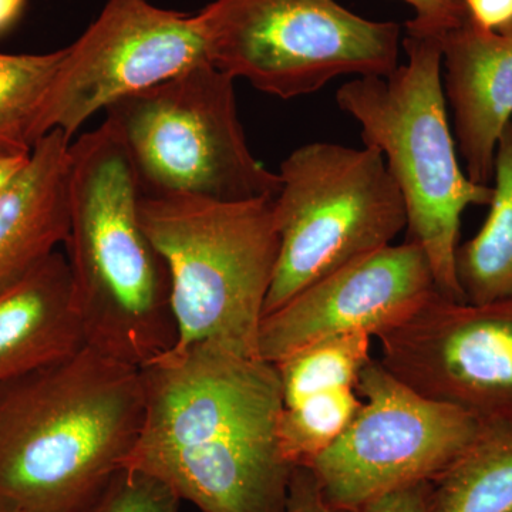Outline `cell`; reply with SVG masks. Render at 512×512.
<instances>
[{"label":"cell","mask_w":512,"mask_h":512,"mask_svg":"<svg viewBox=\"0 0 512 512\" xmlns=\"http://www.w3.org/2000/svg\"><path fill=\"white\" fill-rule=\"evenodd\" d=\"M63 49L43 55L0 53V158L28 157Z\"/></svg>","instance_id":"cell-18"},{"label":"cell","mask_w":512,"mask_h":512,"mask_svg":"<svg viewBox=\"0 0 512 512\" xmlns=\"http://www.w3.org/2000/svg\"><path fill=\"white\" fill-rule=\"evenodd\" d=\"M430 481L404 485L367 501L355 512H429Z\"/></svg>","instance_id":"cell-24"},{"label":"cell","mask_w":512,"mask_h":512,"mask_svg":"<svg viewBox=\"0 0 512 512\" xmlns=\"http://www.w3.org/2000/svg\"><path fill=\"white\" fill-rule=\"evenodd\" d=\"M272 201L143 194L141 224L170 274L173 349L212 343L261 359L279 254Z\"/></svg>","instance_id":"cell-4"},{"label":"cell","mask_w":512,"mask_h":512,"mask_svg":"<svg viewBox=\"0 0 512 512\" xmlns=\"http://www.w3.org/2000/svg\"><path fill=\"white\" fill-rule=\"evenodd\" d=\"M66 255L55 252L0 292V386L86 348Z\"/></svg>","instance_id":"cell-15"},{"label":"cell","mask_w":512,"mask_h":512,"mask_svg":"<svg viewBox=\"0 0 512 512\" xmlns=\"http://www.w3.org/2000/svg\"><path fill=\"white\" fill-rule=\"evenodd\" d=\"M0 512H23L16 510V508L10 507V505L0 504Z\"/></svg>","instance_id":"cell-28"},{"label":"cell","mask_w":512,"mask_h":512,"mask_svg":"<svg viewBox=\"0 0 512 512\" xmlns=\"http://www.w3.org/2000/svg\"><path fill=\"white\" fill-rule=\"evenodd\" d=\"M441 52L464 171L473 183L491 185L498 141L512 121V28L485 32L467 19L443 36Z\"/></svg>","instance_id":"cell-13"},{"label":"cell","mask_w":512,"mask_h":512,"mask_svg":"<svg viewBox=\"0 0 512 512\" xmlns=\"http://www.w3.org/2000/svg\"><path fill=\"white\" fill-rule=\"evenodd\" d=\"M201 512H284L295 467L282 454L278 431L218 447L130 458Z\"/></svg>","instance_id":"cell-12"},{"label":"cell","mask_w":512,"mask_h":512,"mask_svg":"<svg viewBox=\"0 0 512 512\" xmlns=\"http://www.w3.org/2000/svg\"><path fill=\"white\" fill-rule=\"evenodd\" d=\"M284 512H352L330 503L309 467H295Z\"/></svg>","instance_id":"cell-23"},{"label":"cell","mask_w":512,"mask_h":512,"mask_svg":"<svg viewBox=\"0 0 512 512\" xmlns=\"http://www.w3.org/2000/svg\"><path fill=\"white\" fill-rule=\"evenodd\" d=\"M234 82L204 60L104 110V121L126 147L144 195L218 201L278 195V173L248 146Z\"/></svg>","instance_id":"cell-5"},{"label":"cell","mask_w":512,"mask_h":512,"mask_svg":"<svg viewBox=\"0 0 512 512\" xmlns=\"http://www.w3.org/2000/svg\"><path fill=\"white\" fill-rule=\"evenodd\" d=\"M414 10L407 35L439 37L467 22L466 0H402Z\"/></svg>","instance_id":"cell-22"},{"label":"cell","mask_w":512,"mask_h":512,"mask_svg":"<svg viewBox=\"0 0 512 512\" xmlns=\"http://www.w3.org/2000/svg\"><path fill=\"white\" fill-rule=\"evenodd\" d=\"M375 339L380 365L414 392L512 424V295L474 305L436 293Z\"/></svg>","instance_id":"cell-10"},{"label":"cell","mask_w":512,"mask_h":512,"mask_svg":"<svg viewBox=\"0 0 512 512\" xmlns=\"http://www.w3.org/2000/svg\"><path fill=\"white\" fill-rule=\"evenodd\" d=\"M141 197L106 121L70 144L64 248L87 346L140 369L177 342L170 274L141 224Z\"/></svg>","instance_id":"cell-2"},{"label":"cell","mask_w":512,"mask_h":512,"mask_svg":"<svg viewBox=\"0 0 512 512\" xmlns=\"http://www.w3.org/2000/svg\"><path fill=\"white\" fill-rule=\"evenodd\" d=\"M181 500L160 478L123 467L82 512H178Z\"/></svg>","instance_id":"cell-21"},{"label":"cell","mask_w":512,"mask_h":512,"mask_svg":"<svg viewBox=\"0 0 512 512\" xmlns=\"http://www.w3.org/2000/svg\"><path fill=\"white\" fill-rule=\"evenodd\" d=\"M146 416L140 367L86 346L0 386V504L82 512L123 468Z\"/></svg>","instance_id":"cell-1"},{"label":"cell","mask_w":512,"mask_h":512,"mask_svg":"<svg viewBox=\"0 0 512 512\" xmlns=\"http://www.w3.org/2000/svg\"><path fill=\"white\" fill-rule=\"evenodd\" d=\"M439 293L427 255L416 242L389 245L303 289L268 313L259 330V357L274 363L296 350L366 333L375 339Z\"/></svg>","instance_id":"cell-11"},{"label":"cell","mask_w":512,"mask_h":512,"mask_svg":"<svg viewBox=\"0 0 512 512\" xmlns=\"http://www.w3.org/2000/svg\"><path fill=\"white\" fill-rule=\"evenodd\" d=\"M362 407L309 466L330 503L355 512L367 501L433 480L474 440L473 416L414 392L373 359L357 384Z\"/></svg>","instance_id":"cell-8"},{"label":"cell","mask_w":512,"mask_h":512,"mask_svg":"<svg viewBox=\"0 0 512 512\" xmlns=\"http://www.w3.org/2000/svg\"><path fill=\"white\" fill-rule=\"evenodd\" d=\"M25 0H0V33L9 29L22 13Z\"/></svg>","instance_id":"cell-26"},{"label":"cell","mask_w":512,"mask_h":512,"mask_svg":"<svg viewBox=\"0 0 512 512\" xmlns=\"http://www.w3.org/2000/svg\"><path fill=\"white\" fill-rule=\"evenodd\" d=\"M208 59L232 79L289 100L340 76H390L402 26L375 22L336 0H212L198 12Z\"/></svg>","instance_id":"cell-7"},{"label":"cell","mask_w":512,"mask_h":512,"mask_svg":"<svg viewBox=\"0 0 512 512\" xmlns=\"http://www.w3.org/2000/svg\"><path fill=\"white\" fill-rule=\"evenodd\" d=\"M208 59L200 15L161 9L148 0H107L76 42L64 47L37 124V141L53 130L72 140L90 117Z\"/></svg>","instance_id":"cell-9"},{"label":"cell","mask_w":512,"mask_h":512,"mask_svg":"<svg viewBox=\"0 0 512 512\" xmlns=\"http://www.w3.org/2000/svg\"><path fill=\"white\" fill-rule=\"evenodd\" d=\"M493 181L487 220L456 252L458 285L474 305L512 295V121L498 141Z\"/></svg>","instance_id":"cell-16"},{"label":"cell","mask_w":512,"mask_h":512,"mask_svg":"<svg viewBox=\"0 0 512 512\" xmlns=\"http://www.w3.org/2000/svg\"><path fill=\"white\" fill-rule=\"evenodd\" d=\"M362 404L357 389H335L284 406L278 440L286 460L293 467L311 466L345 433Z\"/></svg>","instance_id":"cell-20"},{"label":"cell","mask_w":512,"mask_h":512,"mask_svg":"<svg viewBox=\"0 0 512 512\" xmlns=\"http://www.w3.org/2000/svg\"><path fill=\"white\" fill-rule=\"evenodd\" d=\"M429 512H512V424H483L430 480Z\"/></svg>","instance_id":"cell-17"},{"label":"cell","mask_w":512,"mask_h":512,"mask_svg":"<svg viewBox=\"0 0 512 512\" xmlns=\"http://www.w3.org/2000/svg\"><path fill=\"white\" fill-rule=\"evenodd\" d=\"M467 18L485 32L512 28V0H466Z\"/></svg>","instance_id":"cell-25"},{"label":"cell","mask_w":512,"mask_h":512,"mask_svg":"<svg viewBox=\"0 0 512 512\" xmlns=\"http://www.w3.org/2000/svg\"><path fill=\"white\" fill-rule=\"evenodd\" d=\"M30 156V154H29ZM28 157H15V158H0V191L9 183L10 178L13 177L22 165L26 163Z\"/></svg>","instance_id":"cell-27"},{"label":"cell","mask_w":512,"mask_h":512,"mask_svg":"<svg viewBox=\"0 0 512 512\" xmlns=\"http://www.w3.org/2000/svg\"><path fill=\"white\" fill-rule=\"evenodd\" d=\"M70 138H40L0 191V292L18 284L69 234Z\"/></svg>","instance_id":"cell-14"},{"label":"cell","mask_w":512,"mask_h":512,"mask_svg":"<svg viewBox=\"0 0 512 512\" xmlns=\"http://www.w3.org/2000/svg\"><path fill=\"white\" fill-rule=\"evenodd\" d=\"M372 339L366 333L333 336L274 363L284 406L326 390L357 389L363 370L373 360Z\"/></svg>","instance_id":"cell-19"},{"label":"cell","mask_w":512,"mask_h":512,"mask_svg":"<svg viewBox=\"0 0 512 512\" xmlns=\"http://www.w3.org/2000/svg\"><path fill=\"white\" fill-rule=\"evenodd\" d=\"M402 46L406 63L387 77L349 80L336 103L359 124L363 144L382 153L402 192L409 241L427 255L437 291L466 302L456 275L461 217L471 205H490L493 185L473 183L458 161L441 39L406 33Z\"/></svg>","instance_id":"cell-3"},{"label":"cell","mask_w":512,"mask_h":512,"mask_svg":"<svg viewBox=\"0 0 512 512\" xmlns=\"http://www.w3.org/2000/svg\"><path fill=\"white\" fill-rule=\"evenodd\" d=\"M278 175L272 211L279 254L264 316L389 247L407 225L402 192L375 148L305 144L282 161Z\"/></svg>","instance_id":"cell-6"}]
</instances>
